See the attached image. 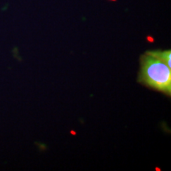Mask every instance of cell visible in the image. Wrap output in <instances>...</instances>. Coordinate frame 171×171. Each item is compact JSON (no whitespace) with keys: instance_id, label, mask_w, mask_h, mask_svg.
I'll list each match as a JSON object with an SVG mask.
<instances>
[{"instance_id":"1","label":"cell","mask_w":171,"mask_h":171,"mask_svg":"<svg viewBox=\"0 0 171 171\" xmlns=\"http://www.w3.org/2000/svg\"><path fill=\"white\" fill-rule=\"evenodd\" d=\"M139 81L144 85L170 95L171 68L155 54L147 52L141 57Z\"/></svg>"},{"instance_id":"2","label":"cell","mask_w":171,"mask_h":171,"mask_svg":"<svg viewBox=\"0 0 171 171\" xmlns=\"http://www.w3.org/2000/svg\"><path fill=\"white\" fill-rule=\"evenodd\" d=\"M155 54L159 57L162 60L164 61L168 66L171 68V64H170V60H171V52L170 50L169 51H165V52H158V51H156Z\"/></svg>"},{"instance_id":"3","label":"cell","mask_w":171,"mask_h":171,"mask_svg":"<svg viewBox=\"0 0 171 171\" xmlns=\"http://www.w3.org/2000/svg\"><path fill=\"white\" fill-rule=\"evenodd\" d=\"M148 40H151V42H152V41H153V39L151 38V37H148Z\"/></svg>"},{"instance_id":"4","label":"cell","mask_w":171,"mask_h":171,"mask_svg":"<svg viewBox=\"0 0 171 171\" xmlns=\"http://www.w3.org/2000/svg\"><path fill=\"white\" fill-rule=\"evenodd\" d=\"M112 1H116V0H112Z\"/></svg>"}]
</instances>
